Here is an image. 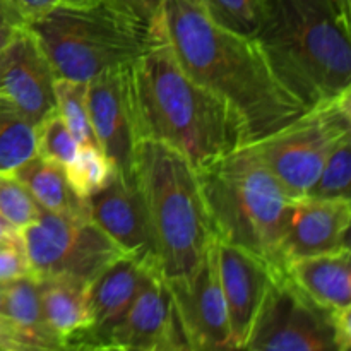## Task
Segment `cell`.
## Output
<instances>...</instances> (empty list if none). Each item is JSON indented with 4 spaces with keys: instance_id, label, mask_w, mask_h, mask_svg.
Wrapping results in <instances>:
<instances>
[{
    "instance_id": "obj_32",
    "label": "cell",
    "mask_w": 351,
    "mask_h": 351,
    "mask_svg": "<svg viewBox=\"0 0 351 351\" xmlns=\"http://www.w3.org/2000/svg\"><path fill=\"white\" fill-rule=\"evenodd\" d=\"M9 329V321L5 315V283L0 281V343H3Z\"/></svg>"
},
{
    "instance_id": "obj_23",
    "label": "cell",
    "mask_w": 351,
    "mask_h": 351,
    "mask_svg": "<svg viewBox=\"0 0 351 351\" xmlns=\"http://www.w3.org/2000/svg\"><path fill=\"white\" fill-rule=\"evenodd\" d=\"M86 86L88 82L55 79V103L57 112L64 119L65 125L72 132L79 146L98 147L91 120H89L88 103H86Z\"/></svg>"
},
{
    "instance_id": "obj_25",
    "label": "cell",
    "mask_w": 351,
    "mask_h": 351,
    "mask_svg": "<svg viewBox=\"0 0 351 351\" xmlns=\"http://www.w3.org/2000/svg\"><path fill=\"white\" fill-rule=\"evenodd\" d=\"M115 173L112 161L101 149L89 146H79L74 160L65 167L69 184L82 199L88 201L93 194L101 191Z\"/></svg>"
},
{
    "instance_id": "obj_19",
    "label": "cell",
    "mask_w": 351,
    "mask_h": 351,
    "mask_svg": "<svg viewBox=\"0 0 351 351\" xmlns=\"http://www.w3.org/2000/svg\"><path fill=\"white\" fill-rule=\"evenodd\" d=\"M5 315L12 328L17 351L64 350L62 338L45 317L40 281L33 274L7 281Z\"/></svg>"
},
{
    "instance_id": "obj_20",
    "label": "cell",
    "mask_w": 351,
    "mask_h": 351,
    "mask_svg": "<svg viewBox=\"0 0 351 351\" xmlns=\"http://www.w3.org/2000/svg\"><path fill=\"white\" fill-rule=\"evenodd\" d=\"M40 208L72 219H91L89 206L69 184L65 168L34 154L12 171Z\"/></svg>"
},
{
    "instance_id": "obj_17",
    "label": "cell",
    "mask_w": 351,
    "mask_h": 351,
    "mask_svg": "<svg viewBox=\"0 0 351 351\" xmlns=\"http://www.w3.org/2000/svg\"><path fill=\"white\" fill-rule=\"evenodd\" d=\"M144 274L146 267L129 256L110 264L88 288L91 326L88 331L72 338L65 350H106V338L132 304Z\"/></svg>"
},
{
    "instance_id": "obj_10",
    "label": "cell",
    "mask_w": 351,
    "mask_h": 351,
    "mask_svg": "<svg viewBox=\"0 0 351 351\" xmlns=\"http://www.w3.org/2000/svg\"><path fill=\"white\" fill-rule=\"evenodd\" d=\"M167 285L187 338L189 350H237L219 283L215 243L189 276L167 281Z\"/></svg>"
},
{
    "instance_id": "obj_3",
    "label": "cell",
    "mask_w": 351,
    "mask_h": 351,
    "mask_svg": "<svg viewBox=\"0 0 351 351\" xmlns=\"http://www.w3.org/2000/svg\"><path fill=\"white\" fill-rule=\"evenodd\" d=\"M254 40L305 108L351 91L350 5L339 0H267Z\"/></svg>"
},
{
    "instance_id": "obj_24",
    "label": "cell",
    "mask_w": 351,
    "mask_h": 351,
    "mask_svg": "<svg viewBox=\"0 0 351 351\" xmlns=\"http://www.w3.org/2000/svg\"><path fill=\"white\" fill-rule=\"evenodd\" d=\"M218 26L245 38H256L266 14L267 0H201Z\"/></svg>"
},
{
    "instance_id": "obj_2",
    "label": "cell",
    "mask_w": 351,
    "mask_h": 351,
    "mask_svg": "<svg viewBox=\"0 0 351 351\" xmlns=\"http://www.w3.org/2000/svg\"><path fill=\"white\" fill-rule=\"evenodd\" d=\"M127 81L136 141L165 144L197 171L249 144L239 112L185 72L165 26L129 65Z\"/></svg>"
},
{
    "instance_id": "obj_35",
    "label": "cell",
    "mask_w": 351,
    "mask_h": 351,
    "mask_svg": "<svg viewBox=\"0 0 351 351\" xmlns=\"http://www.w3.org/2000/svg\"><path fill=\"white\" fill-rule=\"evenodd\" d=\"M60 2H67V3H88V2H98V0H60Z\"/></svg>"
},
{
    "instance_id": "obj_28",
    "label": "cell",
    "mask_w": 351,
    "mask_h": 351,
    "mask_svg": "<svg viewBox=\"0 0 351 351\" xmlns=\"http://www.w3.org/2000/svg\"><path fill=\"white\" fill-rule=\"evenodd\" d=\"M41 208L12 171H0V216L12 228L24 230L36 221Z\"/></svg>"
},
{
    "instance_id": "obj_16",
    "label": "cell",
    "mask_w": 351,
    "mask_h": 351,
    "mask_svg": "<svg viewBox=\"0 0 351 351\" xmlns=\"http://www.w3.org/2000/svg\"><path fill=\"white\" fill-rule=\"evenodd\" d=\"M351 199H295L281 240L285 264L302 257L350 249Z\"/></svg>"
},
{
    "instance_id": "obj_29",
    "label": "cell",
    "mask_w": 351,
    "mask_h": 351,
    "mask_svg": "<svg viewBox=\"0 0 351 351\" xmlns=\"http://www.w3.org/2000/svg\"><path fill=\"white\" fill-rule=\"evenodd\" d=\"M31 276L29 259L21 230H14L9 235L0 239V281L19 280Z\"/></svg>"
},
{
    "instance_id": "obj_31",
    "label": "cell",
    "mask_w": 351,
    "mask_h": 351,
    "mask_svg": "<svg viewBox=\"0 0 351 351\" xmlns=\"http://www.w3.org/2000/svg\"><path fill=\"white\" fill-rule=\"evenodd\" d=\"M9 2L23 14L27 23V21L40 17L41 14L53 9L57 3H60V0H9Z\"/></svg>"
},
{
    "instance_id": "obj_5",
    "label": "cell",
    "mask_w": 351,
    "mask_h": 351,
    "mask_svg": "<svg viewBox=\"0 0 351 351\" xmlns=\"http://www.w3.org/2000/svg\"><path fill=\"white\" fill-rule=\"evenodd\" d=\"M134 178L143 197L165 281L189 276L216 237L199 173L180 153L154 141H137Z\"/></svg>"
},
{
    "instance_id": "obj_15",
    "label": "cell",
    "mask_w": 351,
    "mask_h": 351,
    "mask_svg": "<svg viewBox=\"0 0 351 351\" xmlns=\"http://www.w3.org/2000/svg\"><path fill=\"white\" fill-rule=\"evenodd\" d=\"M215 249L233 343L237 350H245L261 305L281 269L226 242L216 240Z\"/></svg>"
},
{
    "instance_id": "obj_14",
    "label": "cell",
    "mask_w": 351,
    "mask_h": 351,
    "mask_svg": "<svg viewBox=\"0 0 351 351\" xmlns=\"http://www.w3.org/2000/svg\"><path fill=\"white\" fill-rule=\"evenodd\" d=\"M89 218L125 256L158 273V257L149 219L136 178L125 180L113 173L108 184L88 199ZM160 274V273H158Z\"/></svg>"
},
{
    "instance_id": "obj_34",
    "label": "cell",
    "mask_w": 351,
    "mask_h": 351,
    "mask_svg": "<svg viewBox=\"0 0 351 351\" xmlns=\"http://www.w3.org/2000/svg\"><path fill=\"white\" fill-rule=\"evenodd\" d=\"M14 230H16V228H12V226H10L9 223H7L5 219L0 216V239H3L5 235H9V233L14 232Z\"/></svg>"
},
{
    "instance_id": "obj_9",
    "label": "cell",
    "mask_w": 351,
    "mask_h": 351,
    "mask_svg": "<svg viewBox=\"0 0 351 351\" xmlns=\"http://www.w3.org/2000/svg\"><path fill=\"white\" fill-rule=\"evenodd\" d=\"M245 350L339 351L336 311L312 300L281 269L261 305Z\"/></svg>"
},
{
    "instance_id": "obj_4",
    "label": "cell",
    "mask_w": 351,
    "mask_h": 351,
    "mask_svg": "<svg viewBox=\"0 0 351 351\" xmlns=\"http://www.w3.org/2000/svg\"><path fill=\"white\" fill-rule=\"evenodd\" d=\"M57 79L89 82L110 69L139 58L160 36V14L144 12L132 0L60 2L27 21Z\"/></svg>"
},
{
    "instance_id": "obj_13",
    "label": "cell",
    "mask_w": 351,
    "mask_h": 351,
    "mask_svg": "<svg viewBox=\"0 0 351 351\" xmlns=\"http://www.w3.org/2000/svg\"><path fill=\"white\" fill-rule=\"evenodd\" d=\"M55 79L50 60L26 24L0 50V96L38 123L57 108Z\"/></svg>"
},
{
    "instance_id": "obj_36",
    "label": "cell",
    "mask_w": 351,
    "mask_h": 351,
    "mask_svg": "<svg viewBox=\"0 0 351 351\" xmlns=\"http://www.w3.org/2000/svg\"><path fill=\"white\" fill-rule=\"evenodd\" d=\"M339 2H343L345 5H350V0H339Z\"/></svg>"
},
{
    "instance_id": "obj_22",
    "label": "cell",
    "mask_w": 351,
    "mask_h": 351,
    "mask_svg": "<svg viewBox=\"0 0 351 351\" xmlns=\"http://www.w3.org/2000/svg\"><path fill=\"white\" fill-rule=\"evenodd\" d=\"M36 154V123L0 96V171H14Z\"/></svg>"
},
{
    "instance_id": "obj_26",
    "label": "cell",
    "mask_w": 351,
    "mask_h": 351,
    "mask_svg": "<svg viewBox=\"0 0 351 351\" xmlns=\"http://www.w3.org/2000/svg\"><path fill=\"white\" fill-rule=\"evenodd\" d=\"M351 134L343 137L326 160L324 168L307 195L322 199H351Z\"/></svg>"
},
{
    "instance_id": "obj_8",
    "label": "cell",
    "mask_w": 351,
    "mask_h": 351,
    "mask_svg": "<svg viewBox=\"0 0 351 351\" xmlns=\"http://www.w3.org/2000/svg\"><path fill=\"white\" fill-rule=\"evenodd\" d=\"M34 278H62L88 287L125 254L91 219H72L41 208L21 230Z\"/></svg>"
},
{
    "instance_id": "obj_11",
    "label": "cell",
    "mask_w": 351,
    "mask_h": 351,
    "mask_svg": "<svg viewBox=\"0 0 351 351\" xmlns=\"http://www.w3.org/2000/svg\"><path fill=\"white\" fill-rule=\"evenodd\" d=\"M106 350L191 351L167 281L146 269L123 317L106 338Z\"/></svg>"
},
{
    "instance_id": "obj_6",
    "label": "cell",
    "mask_w": 351,
    "mask_h": 351,
    "mask_svg": "<svg viewBox=\"0 0 351 351\" xmlns=\"http://www.w3.org/2000/svg\"><path fill=\"white\" fill-rule=\"evenodd\" d=\"M216 240L283 269L281 240L295 199L249 144L197 171Z\"/></svg>"
},
{
    "instance_id": "obj_12",
    "label": "cell",
    "mask_w": 351,
    "mask_h": 351,
    "mask_svg": "<svg viewBox=\"0 0 351 351\" xmlns=\"http://www.w3.org/2000/svg\"><path fill=\"white\" fill-rule=\"evenodd\" d=\"M129 65L110 69L91 79L86 86V103L99 149L112 161L120 177L134 180L137 141L127 81Z\"/></svg>"
},
{
    "instance_id": "obj_30",
    "label": "cell",
    "mask_w": 351,
    "mask_h": 351,
    "mask_svg": "<svg viewBox=\"0 0 351 351\" xmlns=\"http://www.w3.org/2000/svg\"><path fill=\"white\" fill-rule=\"evenodd\" d=\"M26 19L23 14L9 2L0 0V50L9 43L10 38L26 26Z\"/></svg>"
},
{
    "instance_id": "obj_33",
    "label": "cell",
    "mask_w": 351,
    "mask_h": 351,
    "mask_svg": "<svg viewBox=\"0 0 351 351\" xmlns=\"http://www.w3.org/2000/svg\"><path fill=\"white\" fill-rule=\"evenodd\" d=\"M132 2L136 3V5H139L144 12L151 14V16H158L163 0H132Z\"/></svg>"
},
{
    "instance_id": "obj_18",
    "label": "cell",
    "mask_w": 351,
    "mask_h": 351,
    "mask_svg": "<svg viewBox=\"0 0 351 351\" xmlns=\"http://www.w3.org/2000/svg\"><path fill=\"white\" fill-rule=\"evenodd\" d=\"M350 249L302 257L285 264L283 271L305 295L329 311L351 307Z\"/></svg>"
},
{
    "instance_id": "obj_27",
    "label": "cell",
    "mask_w": 351,
    "mask_h": 351,
    "mask_svg": "<svg viewBox=\"0 0 351 351\" xmlns=\"http://www.w3.org/2000/svg\"><path fill=\"white\" fill-rule=\"evenodd\" d=\"M79 149L77 141L74 139L69 127L57 108L48 113L41 122L36 123V154L48 161L67 167L74 160Z\"/></svg>"
},
{
    "instance_id": "obj_1",
    "label": "cell",
    "mask_w": 351,
    "mask_h": 351,
    "mask_svg": "<svg viewBox=\"0 0 351 351\" xmlns=\"http://www.w3.org/2000/svg\"><path fill=\"white\" fill-rule=\"evenodd\" d=\"M160 16L182 67L239 112L249 144L307 110L278 81L257 41L218 26L201 0H163Z\"/></svg>"
},
{
    "instance_id": "obj_21",
    "label": "cell",
    "mask_w": 351,
    "mask_h": 351,
    "mask_svg": "<svg viewBox=\"0 0 351 351\" xmlns=\"http://www.w3.org/2000/svg\"><path fill=\"white\" fill-rule=\"evenodd\" d=\"M41 305L47 321L65 345L91 326L88 287L62 278H38Z\"/></svg>"
},
{
    "instance_id": "obj_7",
    "label": "cell",
    "mask_w": 351,
    "mask_h": 351,
    "mask_svg": "<svg viewBox=\"0 0 351 351\" xmlns=\"http://www.w3.org/2000/svg\"><path fill=\"white\" fill-rule=\"evenodd\" d=\"M351 134V91L305 110L276 132L250 143L290 197L307 195L339 141Z\"/></svg>"
}]
</instances>
